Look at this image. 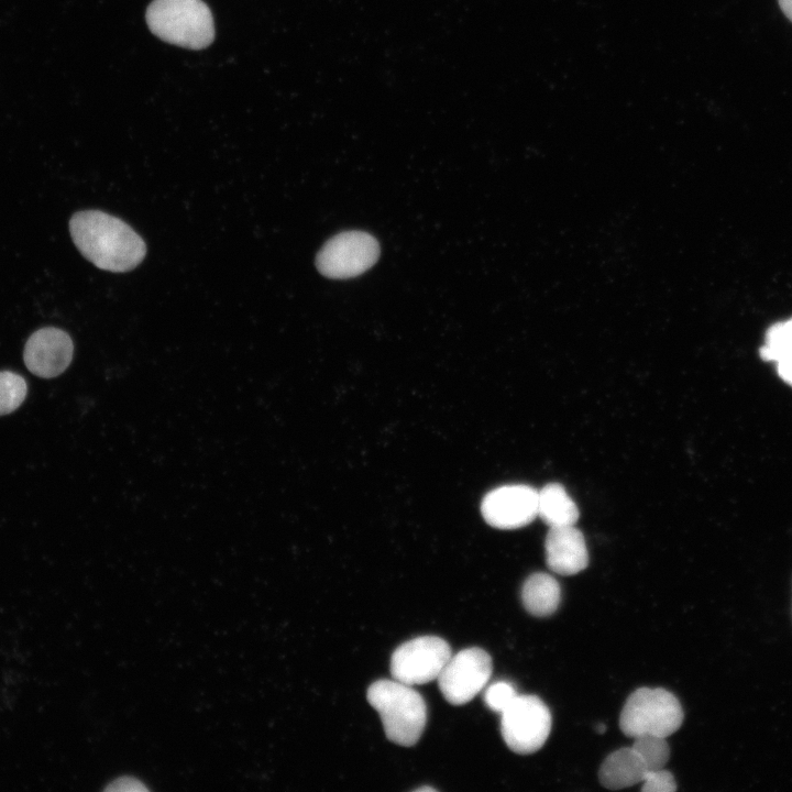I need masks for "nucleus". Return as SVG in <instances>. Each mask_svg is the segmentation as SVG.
Segmentation results:
<instances>
[{
    "mask_svg": "<svg viewBox=\"0 0 792 792\" xmlns=\"http://www.w3.org/2000/svg\"><path fill=\"white\" fill-rule=\"evenodd\" d=\"M679 700L664 689L640 688L626 700L619 717L622 732L631 738L641 735L668 737L683 722Z\"/></svg>",
    "mask_w": 792,
    "mask_h": 792,
    "instance_id": "20e7f679",
    "label": "nucleus"
},
{
    "mask_svg": "<svg viewBox=\"0 0 792 792\" xmlns=\"http://www.w3.org/2000/svg\"><path fill=\"white\" fill-rule=\"evenodd\" d=\"M548 568L560 575H574L588 564L582 532L573 526L551 527L544 540Z\"/></svg>",
    "mask_w": 792,
    "mask_h": 792,
    "instance_id": "9b49d317",
    "label": "nucleus"
},
{
    "mask_svg": "<svg viewBox=\"0 0 792 792\" xmlns=\"http://www.w3.org/2000/svg\"><path fill=\"white\" fill-rule=\"evenodd\" d=\"M25 380L11 371L0 372V416L14 411L25 399Z\"/></svg>",
    "mask_w": 792,
    "mask_h": 792,
    "instance_id": "f3484780",
    "label": "nucleus"
},
{
    "mask_svg": "<svg viewBox=\"0 0 792 792\" xmlns=\"http://www.w3.org/2000/svg\"><path fill=\"white\" fill-rule=\"evenodd\" d=\"M537 510L550 528L573 526L579 518L578 506L558 483H549L538 492Z\"/></svg>",
    "mask_w": 792,
    "mask_h": 792,
    "instance_id": "4468645a",
    "label": "nucleus"
},
{
    "mask_svg": "<svg viewBox=\"0 0 792 792\" xmlns=\"http://www.w3.org/2000/svg\"><path fill=\"white\" fill-rule=\"evenodd\" d=\"M73 352L74 344L67 332L45 327L30 336L24 345L23 360L34 375L52 378L68 367Z\"/></svg>",
    "mask_w": 792,
    "mask_h": 792,
    "instance_id": "9d476101",
    "label": "nucleus"
},
{
    "mask_svg": "<svg viewBox=\"0 0 792 792\" xmlns=\"http://www.w3.org/2000/svg\"><path fill=\"white\" fill-rule=\"evenodd\" d=\"M451 647L437 636H420L397 647L391 657V674L407 685L438 679L451 658Z\"/></svg>",
    "mask_w": 792,
    "mask_h": 792,
    "instance_id": "0eeeda50",
    "label": "nucleus"
},
{
    "mask_svg": "<svg viewBox=\"0 0 792 792\" xmlns=\"http://www.w3.org/2000/svg\"><path fill=\"white\" fill-rule=\"evenodd\" d=\"M634 739L632 748L638 752L648 770L664 768L670 757L666 737L641 735Z\"/></svg>",
    "mask_w": 792,
    "mask_h": 792,
    "instance_id": "dca6fc26",
    "label": "nucleus"
},
{
    "mask_svg": "<svg viewBox=\"0 0 792 792\" xmlns=\"http://www.w3.org/2000/svg\"><path fill=\"white\" fill-rule=\"evenodd\" d=\"M785 16L792 22V0H778Z\"/></svg>",
    "mask_w": 792,
    "mask_h": 792,
    "instance_id": "4be33fe9",
    "label": "nucleus"
},
{
    "mask_svg": "<svg viewBox=\"0 0 792 792\" xmlns=\"http://www.w3.org/2000/svg\"><path fill=\"white\" fill-rule=\"evenodd\" d=\"M416 791H435V789L431 787H421V788L417 789Z\"/></svg>",
    "mask_w": 792,
    "mask_h": 792,
    "instance_id": "5701e85b",
    "label": "nucleus"
},
{
    "mask_svg": "<svg viewBox=\"0 0 792 792\" xmlns=\"http://www.w3.org/2000/svg\"><path fill=\"white\" fill-rule=\"evenodd\" d=\"M538 492L528 485H505L485 495L481 512L485 521L499 529H515L537 516Z\"/></svg>",
    "mask_w": 792,
    "mask_h": 792,
    "instance_id": "1a4fd4ad",
    "label": "nucleus"
},
{
    "mask_svg": "<svg viewBox=\"0 0 792 792\" xmlns=\"http://www.w3.org/2000/svg\"><path fill=\"white\" fill-rule=\"evenodd\" d=\"M648 769L631 747L619 748L602 762L598 779L609 790H620L641 783Z\"/></svg>",
    "mask_w": 792,
    "mask_h": 792,
    "instance_id": "f8f14e48",
    "label": "nucleus"
},
{
    "mask_svg": "<svg viewBox=\"0 0 792 792\" xmlns=\"http://www.w3.org/2000/svg\"><path fill=\"white\" fill-rule=\"evenodd\" d=\"M146 22L161 40L190 50L205 48L215 37L211 12L201 0H154Z\"/></svg>",
    "mask_w": 792,
    "mask_h": 792,
    "instance_id": "7ed1b4c3",
    "label": "nucleus"
},
{
    "mask_svg": "<svg viewBox=\"0 0 792 792\" xmlns=\"http://www.w3.org/2000/svg\"><path fill=\"white\" fill-rule=\"evenodd\" d=\"M776 365L779 377L792 387V363H778Z\"/></svg>",
    "mask_w": 792,
    "mask_h": 792,
    "instance_id": "412c9836",
    "label": "nucleus"
},
{
    "mask_svg": "<svg viewBox=\"0 0 792 792\" xmlns=\"http://www.w3.org/2000/svg\"><path fill=\"white\" fill-rule=\"evenodd\" d=\"M108 791H146L147 788L136 778L124 776L119 777L109 783L106 788Z\"/></svg>",
    "mask_w": 792,
    "mask_h": 792,
    "instance_id": "aec40b11",
    "label": "nucleus"
},
{
    "mask_svg": "<svg viewBox=\"0 0 792 792\" xmlns=\"http://www.w3.org/2000/svg\"><path fill=\"white\" fill-rule=\"evenodd\" d=\"M641 783L644 792H673L676 790L672 773L664 768L648 770Z\"/></svg>",
    "mask_w": 792,
    "mask_h": 792,
    "instance_id": "6ab92c4d",
    "label": "nucleus"
},
{
    "mask_svg": "<svg viewBox=\"0 0 792 792\" xmlns=\"http://www.w3.org/2000/svg\"><path fill=\"white\" fill-rule=\"evenodd\" d=\"M759 356L766 362L792 363V317L771 324L765 334Z\"/></svg>",
    "mask_w": 792,
    "mask_h": 792,
    "instance_id": "2eb2a0df",
    "label": "nucleus"
},
{
    "mask_svg": "<svg viewBox=\"0 0 792 792\" xmlns=\"http://www.w3.org/2000/svg\"><path fill=\"white\" fill-rule=\"evenodd\" d=\"M517 696L513 684L506 681H497L491 684L484 693V702L488 708L502 713Z\"/></svg>",
    "mask_w": 792,
    "mask_h": 792,
    "instance_id": "a211bd4d",
    "label": "nucleus"
},
{
    "mask_svg": "<svg viewBox=\"0 0 792 792\" xmlns=\"http://www.w3.org/2000/svg\"><path fill=\"white\" fill-rule=\"evenodd\" d=\"M551 723L550 711L538 696L517 694L501 713V734L512 751L529 755L544 745Z\"/></svg>",
    "mask_w": 792,
    "mask_h": 792,
    "instance_id": "39448f33",
    "label": "nucleus"
},
{
    "mask_svg": "<svg viewBox=\"0 0 792 792\" xmlns=\"http://www.w3.org/2000/svg\"><path fill=\"white\" fill-rule=\"evenodd\" d=\"M69 232L82 256L105 271H131L146 254L143 239L129 224L100 210L76 212Z\"/></svg>",
    "mask_w": 792,
    "mask_h": 792,
    "instance_id": "f257e3e1",
    "label": "nucleus"
},
{
    "mask_svg": "<svg viewBox=\"0 0 792 792\" xmlns=\"http://www.w3.org/2000/svg\"><path fill=\"white\" fill-rule=\"evenodd\" d=\"M560 601V585L558 581L548 573H532L522 584V605L526 610L534 616H550L558 609Z\"/></svg>",
    "mask_w": 792,
    "mask_h": 792,
    "instance_id": "ddd939ff",
    "label": "nucleus"
},
{
    "mask_svg": "<svg viewBox=\"0 0 792 792\" xmlns=\"http://www.w3.org/2000/svg\"><path fill=\"white\" fill-rule=\"evenodd\" d=\"M492 658L479 647L462 649L451 656L438 676L443 697L452 705H463L477 695L492 675Z\"/></svg>",
    "mask_w": 792,
    "mask_h": 792,
    "instance_id": "6e6552de",
    "label": "nucleus"
},
{
    "mask_svg": "<svg viewBox=\"0 0 792 792\" xmlns=\"http://www.w3.org/2000/svg\"><path fill=\"white\" fill-rule=\"evenodd\" d=\"M378 255L374 237L363 231H345L326 242L317 254L316 266L329 278H350L372 267Z\"/></svg>",
    "mask_w": 792,
    "mask_h": 792,
    "instance_id": "423d86ee",
    "label": "nucleus"
},
{
    "mask_svg": "<svg viewBox=\"0 0 792 792\" xmlns=\"http://www.w3.org/2000/svg\"><path fill=\"white\" fill-rule=\"evenodd\" d=\"M366 697L377 711L388 740L404 747L419 740L427 722V706L411 685L377 680L369 686Z\"/></svg>",
    "mask_w": 792,
    "mask_h": 792,
    "instance_id": "f03ea898",
    "label": "nucleus"
}]
</instances>
